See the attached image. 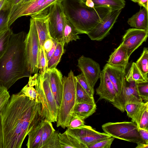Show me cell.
I'll list each match as a JSON object with an SVG mask.
<instances>
[{
  "label": "cell",
  "instance_id": "cell-52",
  "mask_svg": "<svg viewBox=\"0 0 148 148\" xmlns=\"http://www.w3.org/2000/svg\"></svg>",
  "mask_w": 148,
  "mask_h": 148
},
{
  "label": "cell",
  "instance_id": "cell-25",
  "mask_svg": "<svg viewBox=\"0 0 148 148\" xmlns=\"http://www.w3.org/2000/svg\"><path fill=\"white\" fill-rule=\"evenodd\" d=\"M64 19L63 38L64 43L67 44L72 41L79 39L80 38L78 32L67 19L65 14Z\"/></svg>",
  "mask_w": 148,
  "mask_h": 148
},
{
  "label": "cell",
  "instance_id": "cell-34",
  "mask_svg": "<svg viewBox=\"0 0 148 148\" xmlns=\"http://www.w3.org/2000/svg\"><path fill=\"white\" fill-rule=\"evenodd\" d=\"M136 90L143 102H148V81L136 83Z\"/></svg>",
  "mask_w": 148,
  "mask_h": 148
},
{
  "label": "cell",
  "instance_id": "cell-1",
  "mask_svg": "<svg viewBox=\"0 0 148 148\" xmlns=\"http://www.w3.org/2000/svg\"><path fill=\"white\" fill-rule=\"evenodd\" d=\"M44 119L41 103L21 91L0 112V148H21L29 132Z\"/></svg>",
  "mask_w": 148,
  "mask_h": 148
},
{
  "label": "cell",
  "instance_id": "cell-32",
  "mask_svg": "<svg viewBox=\"0 0 148 148\" xmlns=\"http://www.w3.org/2000/svg\"><path fill=\"white\" fill-rule=\"evenodd\" d=\"M13 33L10 28L0 33V58L6 51L10 37Z\"/></svg>",
  "mask_w": 148,
  "mask_h": 148
},
{
  "label": "cell",
  "instance_id": "cell-11",
  "mask_svg": "<svg viewBox=\"0 0 148 148\" xmlns=\"http://www.w3.org/2000/svg\"><path fill=\"white\" fill-rule=\"evenodd\" d=\"M67 132L75 138L86 148L102 140L111 137L106 133H101L94 129L90 126L85 125L76 129L67 128Z\"/></svg>",
  "mask_w": 148,
  "mask_h": 148
},
{
  "label": "cell",
  "instance_id": "cell-28",
  "mask_svg": "<svg viewBox=\"0 0 148 148\" xmlns=\"http://www.w3.org/2000/svg\"><path fill=\"white\" fill-rule=\"evenodd\" d=\"M125 79L127 82H135L136 83L148 81V79L144 77L134 62L132 63L126 74Z\"/></svg>",
  "mask_w": 148,
  "mask_h": 148
},
{
  "label": "cell",
  "instance_id": "cell-27",
  "mask_svg": "<svg viewBox=\"0 0 148 148\" xmlns=\"http://www.w3.org/2000/svg\"><path fill=\"white\" fill-rule=\"evenodd\" d=\"M64 41L58 42L53 54L47 62V70L56 68L64 53Z\"/></svg>",
  "mask_w": 148,
  "mask_h": 148
},
{
  "label": "cell",
  "instance_id": "cell-41",
  "mask_svg": "<svg viewBox=\"0 0 148 148\" xmlns=\"http://www.w3.org/2000/svg\"><path fill=\"white\" fill-rule=\"evenodd\" d=\"M8 90L0 85V112L10 97Z\"/></svg>",
  "mask_w": 148,
  "mask_h": 148
},
{
  "label": "cell",
  "instance_id": "cell-21",
  "mask_svg": "<svg viewBox=\"0 0 148 148\" xmlns=\"http://www.w3.org/2000/svg\"><path fill=\"white\" fill-rule=\"evenodd\" d=\"M58 141L61 148H86L66 130L62 133L59 132Z\"/></svg>",
  "mask_w": 148,
  "mask_h": 148
},
{
  "label": "cell",
  "instance_id": "cell-24",
  "mask_svg": "<svg viewBox=\"0 0 148 148\" xmlns=\"http://www.w3.org/2000/svg\"><path fill=\"white\" fill-rule=\"evenodd\" d=\"M136 83L135 82L126 81V86L123 100L124 109L125 106L127 103L143 102L137 92Z\"/></svg>",
  "mask_w": 148,
  "mask_h": 148
},
{
  "label": "cell",
  "instance_id": "cell-6",
  "mask_svg": "<svg viewBox=\"0 0 148 148\" xmlns=\"http://www.w3.org/2000/svg\"><path fill=\"white\" fill-rule=\"evenodd\" d=\"M101 127L105 133L114 138L137 144L144 143L139 134L135 122H109L103 124Z\"/></svg>",
  "mask_w": 148,
  "mask_h": 148
},
{
  "label": "cell",
  "instance_id": "cell-2",
  "mask_svg": "<svg viewBox=\"0 0 148 148\" xmlns=\"http://www.w3.org/2000/svg\"><path fill=\"white\" fill-rule=\"evenodd\" d=\"M27 34L23 31L13 33L6 51L0 58V85L8 90L18 80L31 75L25 53Z\"/></svg>",
  "mask_w": 148,
  "mask_h": 148
},
{
  "label": "cell",
  "instance_id": "cell-30",
  "mask_svg": "<svg viewBox=\"0 0 148 148\" xmlns=\"http://www.w3.org/2000/svg\"><path fill=\"white\" fill-rule=\"evenodd\" d=\"M135 63L137 67L144 77L148 79V49L144 47L140 57Z\"/></svg>",
  "mask_w": 148,
  "mask_h": 148
},
{
  "label": "cell",
  "instance_id": "cell-17",
  "mask_svg": "<svg viewBox=\"0 0 148 148\" xmlns=\"http://www.w3.org/2000/svg\"><path fill=\"white\" fill-rule=\"evenodd\" d=\"M49 80L51 91L57 107L59 108L63 92V77L61 72L56 68L46 70Z\"/></svg>",
  "mask_w": 148,
  "mask_h": 148
},
{
  "label": "cell",
  "instance_id": "cell-45",
  "mask_svg": "<svg viewBox=\"0 0 148 148\" xmlns=\"http://www.w3.org/2000/svg\"><path fill=\"white\" fill-rule=\"evenodd\" d=\"M53 45V40L51 37L48 38L45 42L43 47L46 53L51 50Z\"/></svg>",
  "mask_w": 148,
  "mask_h": 148
},
{
  "label": "cell",
  "instance_id": "cell-23",
  "mask_svg": "<svg viewBox=\"0 0 148 148\" xmlns=\"http://www.w3.org/2000/svg\"><path fill=\"white\" fill-rule=\"evenodd\" d=\"M44 119L28 134V140L26 144L28 148H37L40 142L43 128Z\"/></svg>",
  "mask_w": 148,
  "mask_h": 148
},
{
  "label": "cell",
  "instance_id": "cell-13",
  "mask_svg": "<svg viewBox=\"0 0 148 148\" xmlns=\"http://www.w3.org/2000/svg\"><path fill=\"white\" fill-rule=\"evenodd\" d=\"M148 36V30L146 29L133 28L126 31L123 36L121 43L126 48L129 57L146 41Z\"/></svg>",
  "mask_w": 148,
  "mask_h": 148
},
{
  "label": "cell",
  "instance_id": "cell-36",
  "mask_svg": "<svg viewBox=\"0 0 148 148\" xmlns=\"http://www.w3.org/2000/svg\"><path fill=\"white\" fill-rule=\"evenodd\" d=\"M9 14V10L5 6L0 11V33L10 28L8 25Z\"/></svg>",
  "mask_w": 148,
  "mask_h": 148
},
{
  "label": "cell",
  "instance_id": "cell-51",
  "mask_svg": "<svg viewBox=\"0 0 148 148\" xmlns=\"http://www.w3.org/2000/svg\"></svg>",
  "mask_w": 148,
  "mask_h": 148
},
{
  "label": "cell",
  "instance_id": "cell-26",
  "mask_svg": "<svg viewBox=\"0 0 148 148\" xmlns=\"http://www.w3.org/2000/svg\"><path fill=\"white\" fill-rule=\"evenodd\" d=\"M95 6L109 8L111 10H122L125 7L124 0H91Z\"/></svg>",
  "mask_w": 148,
  "mask_h": 148
},
{
  "label": "cell",
  "instance_id": "cell-29",
  "mask_svg": "<svg viewBox=\"0 0 148 148\" xmlns=\"http://www.w3.org/2000/svg\"><path fill=\"white\" fill-rule=\"evenodd\" d=\"M55 131L52 122L44 119L41 138L37 148H44Z\"/></svg>",
  "mask_w": 148,
  "mask_h": 148
},
{
  "label": "cell",
  "instance_id": "cell-37",
  "mask_svg": "<svg viewBox=\"0 0 148 148\" xmlns=\"http://www.w3.org/2000/svg\"><path fill=\"white\" fill-rule=\"evenodd\" d=\"M143 103H129L126 104L125 110L127 112V116L131 119L133 118Z\"/></svg>",
  "mask_w": 148,
  "mask_h": 148
},
{
  "label": "cell",
  "instance_id": "cell-10",
  "mask_svg": "<svg viewBox=\"0 0 148 148\" xmlns=\"http://www.w3.org/2000/svg\"><path fill=\"white\" fill-rule=\"evenodd\" d=\"M62 0H30L19 5L10 16L8 25H11L18 18L25 16H30L48 8L55 3Z\"/></svg>",
  "mask_w": 148,
  "mask_h": 148
},
{
  "label": "cell",
  "instance_id": "cell-46",
  "mask_svg": "<svg viewBox=\"0 0 148 148\" xmlns=\"http://www.w3.org/2000/svg\"><path fill=\"white\" fill-rule=\"evenodd\" d=\"M53 45L52 48L49 51V52L48 53L46 54L47 62L49 60L53 54L56 49V47L57 46V43L58 42L55 40H53Z\"/></svg>",
  "mask_w": 148,
  "mask_h": 148
},
{
  "label": "cell",
  "instance_id": "cell-48",
  "mask_svg": "<svg viewBox=\"0 0 148 148\" xmlns=\"http://www.w3.org/2000/svg\"><path fill=\"white\" fill-rule=\"evenodd\" d=\"M148 144L145 143H140L137 144L136 148H148Z\"/></svg>",
  "mask_w": 148,
  "mask_h": 148
},
{
  "label": "cell",
  "instance_id": "cell-44",
  "mask_svg": "<svg viewBox=\"0 0 148 148\" xmlns=\"http://www.w3.org/2000/svg\"><path fill=\"white\" fill-rule=\"evenodd\" d=\"M138 130L143 142L148 144V129L139 128Z\"/></svg>",
  "mask_w": 148,
  "mask_h": 148
},
{
  "label": "cell",
  "instance_id": "cell-35",
  "mask_svg": "<svg viewBox=\"0 0 148 148\" xmlns=\"http://www.w3.org/2000/svg\"><path fill=\"white\" fill-rule=\"evenodd\" d=\"M77 81L82 88L90 96L93 97L94 93V88L87 80L82 73L75 76Z\"/></svg>",
  "mask_w": 148,
  "mask_h": 148
},
{
  "label": "cell",
  "instance_id": "cell-49",
  "mask_svg": "<svg viewBox=\"0 0 148 148\" xmlns=\"http://www.w3.org/2000/svg\"><path fill=\"white\" fill-rule=\"evenodd\" d=\"M8 0H0V11L3 8L7 2Z\"/></svg>",
  "mask_w": 148,
  "mask_h": 148
},
{
  "label": "cell",
  "instance_id": "cell-50",
  "mask_svg": "<svg viewBox=\"0 0 148 148\" xmlns=\"http://www.w3.org/2000/svg\"><path fill=\"white\" fill-rule=\"evenodd\" d=\"M133 2L135 3H138V0H131Z\"/></svg>",
  "mask_w": 148,
  "mask_h": 148
},
{
  "label": "cell",
  "instance_id": "cell-12",
  "mask_svg": "<svg viewBox=\"0 0 148 148\" xmlns=\"http://www.w3.org/2000/svg\"><path fill=\"white\" fill-rule=\"evenodd\" d=\"M122 10H111L87 35L92 40H102L109 33Z\"/></svg>",
  "mask_w": 148,
  "mask_h": 148
},
{
  "label": "cell",
  "instance_id": "cell-42",
  "mask_svg": "<svg viewBox=\"0 0 148 148\" xmlns=\"http://www.w3.org/2000/svg\"><path fill=\"white\" fill-rule=\"evenodd\" d=\"M29 0H8L5 6L9 11L8 19L11 14L19 5Z\"/></svg>",
  "mask_w": 148,
  "mask_h": 148
},
{
  "label": "cell",
  "instance_id": "cell-15",
  "mask_svg": "<svg viewBox=\"0 0 148 148\" xmlns=\"http://www.w3.org/2000/svg\"><path fill=\"white\" fill-rule=\"evenodd\" d=\"M99 78L100 83L96 89V94L99 95V99H104L112 103L115 100L116 93L111 82L103 69L101 72Z\"/></svg>",
  "mask_w": 148,
  "mask_h": 148
},
{
  "label": "cell",
  "instance_id": "cell-19",
  "mask_svg": "<svg viewBox=\"0 0 148 148\" xmlns=\"http://www.w3.org/2000/svg\"><path fill=\"white\" fill-rule=\"evenodd\" d=\"M148 10L143 8L131 17L127 22L131 27L148 30Z\"/></svg>",
  "mask_w": 148,
  "mask_h": 148
},
{
  "label": "cell",
  "instance_id": "cell-38",
  "mask_svg": "<svg viewBox=\"0 0 148 148\" xmlns=\"http://www.w3.org/2000/svg\"><path fill=\"white\" fill-rule=\"evenodd\" d=\"M21 91L26 96L38 102L37 92L34 86L29 82Z\"/></svg>",
  "mask_w": 148,
  "mask_h": 148
},
{
  "label": "cell",
  "instance_id": "cell-31",
  "mask_svg": "<svg viewBox=\"0 0 148 148\" xmlns=\"http://www.w3.org/2000/svg\"><path fill=\"white\" fill-rule=\"evenodd\" d=\"M95 103L93 97L90 95L77 81L75 103Z\"/></svg>",
  "mask_w": 148,
  "mask_h": 148
},
{
  "label": "cell",
  "instance_id": "cell-16",
  "mask_svg": "<svg viewBox=\"0 0 148 148\" xmlns=\"http://www.w3.org/2000/svg\"><path fill=\"white\" fill-rule=\"evenodd\" d=\"M49 8L31 16L35 21L39 38V47H43L46 40L51 37L48 27Z\"/></svg>",
  "mask_w": 148,
  "mask_h": 148
},
{
  "label": "cell",
  "instance_id": "cell-9",
  "mask_svg": "<svg viewBox=\"0 0 148 148\" xmlns=\"http://www.w3.org/2000/svg\"><path fill=\"white\" fill-rule=\"evenodd\" d=\"M62 0L51 5L49 8L48 12L50 34L52 39L58 42L64 41L63 29L64 14L61 3Z\"/></svg>",
  "mask_w": 148,
  "mask_h": 148
},
{
  "label": "cell",
  "instance_id": "cell-8",
  "mask_svg": "<svg viewBox=\"0 0 148 148\" xmlns=\"http://www.w3.org/2000/svg\"><path fill=\"white\" fill-rule=\"evenodd\" d=\"M103 69L106 71L116 93L115 100L112 104L122 112H124L123 100L126 86L125 71L112 67L107 63Z\"/></svg>",
  "mask_w": 148,
  "mask_h": 148
},
{
  "label": "cell",
  "instance_id": "cell-5",
  "mask_svg": "<svg viewBox=\"0 0 148 148\" xmlns=\"http://www.w3.org/2000/svg\"><path fill=\"white\" fill-rule=\"evenodd\" d=\"M63 92L60 106L58 109L57 127H67L72 117L76 100L77 80L73 72L71 70L68 76L63 77Z\"/></svg>",
  "mask_w": 148,
  "mask_h": 148
},
{
  "label": "cell",
  "instance_id": "cell-47",
  "mask_svg": "<svg viewBox=\"0 0 148 148\" xmlns=\"http://www.w3.org/2000/svg\"><path fill=\"white\" fill-rule=\"evenodd\" d=\"M138 5L148 10V0H138Z\"/></svg>",
  "mask_w": 148,
  "mask_h": 148
},
{
  "label": "cell",
  "instance_id": "cell-43",
  "mask_svg": "<svg viewBox=\"0 0 148 148\" xmlns=\"http://www.w3.org/2000/svg\"><path fill=\"white\" fill-rule=\"evenodd\" d=\"M84 120L76 116H72L67 128L69 129H76L85 125Z\"/></svg>",
  "mask_w": 148,
  "mask_h": 148
},
{
  "label": "cell",
  "instance_id": "cell-18",
  "mask_svg": "<svg viewBox=\"0 0 148 148\" xmlns=\"http://www.w3.org/2000/svg\"><path fill=\"white\" fill-rule=\"evenodd\" d=\"M129 58L126 48L121 43L111 53L107 63L112 67L125 71Z\"/></svg>",
  "mask_w": 148,
  "mask_h": 148
},
{
  "label": "cell",
  "instance_id": "cell-7",
  "mask_svg": "<svg viewBox=\"0 0 148 148\" xmlns=\"http://www.w3.org/2000/svg\"><path fill=\"white\" fill-rule=\"evenodd\" d=\"M29 29L25 40V53L27 66L31 75L38 73V56L40 47L35 21L30 19Z\"/></svg>",
  "mask_w": 148,
  "mask_h": 148
},
{
  "label": "cell",
  "instance_id": "cell-39",
  "mask_svg": "<svg viewBox=\"0 0 148 148\" xmlns=\"http://www.w3.org/2000/svg\"><path fill=\"white\" fill-rule=\"evenodd\" d=\"M114 138L111 137L102 140L91 145L88 148H110Z\"/></svg>",
  "mask_w": 148,
  "mask_h": 148
},
{
  "label": "cell",
  "instance_id": "cell-20",
  "mask_svg": "<svg viewBox=\"0 0 148 148\" xmlns=\"http://www.w3.org/2000/svg\"><path fill=\"white\" fill-rule=\"evenodd\" d=\"M97 109L95 104L86 103H75L72 112V116H76L84 120L94 113Z\"/></svg>",
  "mask_w": 148,
  "mask_h": 148
},
{
  "label": "cell",
  "instance_id": "cell-40",
  "mask_svg": "<svg viewBox=\"0 0 148 148\" xmlns=\"http://www.w3.org/2000/svg\"><path fill=\"white\" fill-rule=\"evenodd\" d=\"M59 132L58 131L54 132L44 148H61L58 141Z\"/></svg>",
  "mask_w": 148,
  "mask_h": 148
},
{
  "label": "cell",
  "instance_id": "cell-4",
  "mask_svg": "<svg viewBox=\"0 0 148 148\" xmlns=\"http://www.w3.org/2000/svg\"><path fill=\"white\" fill-rule=\"evenodd\" d=\"M29 77L28 82L34 86L37 92L38 101L41 105L44 119L51 122H56L58 108L47 72L46 71L43 76L37 73Z\"/></svg>",
  "mask_w": 148,
  "mask_h": 148
},
{
  "label": "cell",
  "instance_id": "cell-3",
  "mask_svg": "<svg viewBox=\"0 0 148 148\" xmlns=\"http://www.w3.org/2000/svg\"><path fill=\"white\" fill-rule=\"evenodd\" d=\"M64 14L78 34H87L111 10L87 6L83 0H62Z\"/></svg>",
  "mask_w": 148,
  "mask_h": 148
},
{
  "label": "cell",
  "instance_id": "cell-33",
  "mask_svg": "<svg viewBox=\"0 0 148 148\" xmlns=\"http://www.w3.org/2000/svg\"><path fill=\"white\" fill-rule=\"evenodd\" d=\"M47 61L46 55L43 47H39L38 56V68L39 74L42 76L47 69Z\"/></svg>",
  "mask_w": 148,
  "mask_h": 148
},
{
  "label": "cell",
  "instance_id": "cell-14",
  "mask_svg": "<svg viewBox=\"0 0 148 148\" xmlns=\"http://www.w3.org/2000/svg\"><path fill=\"white\" fill-rule=\"evenodd\" d=\"M77 66L91 86L94 88L99 78L101 72L99 64L91 58L82 55L78 60Z\"/></svg>",
  "mask_w": 148,
  "mask_h": 148
},
{
  "label": "cell",
  "instance_id": "cell-22",
  "mask_svg": "<svg viewBox=\"0 0 148 148\" xmlns=\"http://www.w3.org/2000/svg\"><path fill=\"white\" fill-rule=\"evenodd\" d=\"M132 122L136 124L137 129H148V102H143Z\"/></svg>",
  "mask_w": 148,
  "mask_h": 148
}]
</instances>
